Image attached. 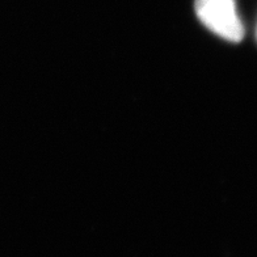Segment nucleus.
<instances>
[{"mask_svg": "<svg viewBox=\"0 0 257 257\" xmlns=\"http://www.w3.org/2000/svg\"><path fill=\"white\" fill-rule=\"evenodd\" d=\"M256 40H257V25H256Z\"/></svg>", "mask_w": 257, "mask_h": 257, "instance_id": "obj_2", "label": "nucleus"}, {"mask_svg": "<svg viewBox=\"0 0 257 257\" xmlns=\"http://www.w3.org/2000/svg\"><path fill=\"white\" fill-rule=\"evenodd\" d=\"M194 8L203 27L218 37L233 44L244 38L245 29L235 0H196Z\"/></svg>", "mask_w": 257, "mask_h": 257, "instance_id": "obj_1", "label": "nucleus"}]
</instances>
